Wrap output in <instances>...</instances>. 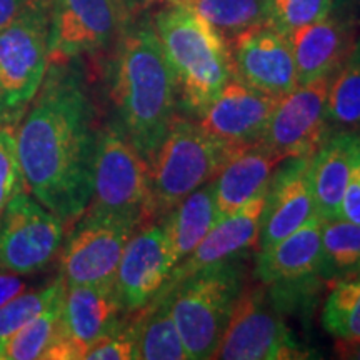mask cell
Listing matches in <instances>:
<instances>
[{"mask_svg": "<svg viewBox=\"0 0 360 360\" xmlns=\"http://www.w3.org/2000/svg\"><path fill=\"white\" fill-rule=\"evenodd\" d=\"M27 2L29 0H0V27L12 20Z\"/></svg>", "mask_w": 360, "mask_h": 360, "instance_id": "cell-37", "label": "cell"}, {"mask_svg": "<svg viewBox=\"0 0 360 360\" xmlns=\"http://www.w3.org/2000/svg\"><path fill=\"white\" fill-rule=\"evenodd\" d=\"M49 6L29 0L0 27V122L17 125L49 67Z\"/></svg>", "mask_w": 360, "mask_h": 360, "instance_id": "cell-7", "label": "cell"}, {"mask_svg": "<svg viewBox=\"0 0 360 360\" xmlns=\"http://www.w3.org/2000/svg\"><path fill=\"white\" fill-rule=\"evenodd\" d=\"M27 278L22 274H13L0 269V307L8 300L27 290Z\"/></svg>", "mask_w": 360, "mask_h": 360, "instance_id": "cell-35", "label": "cell"}, {"mask_svg": "<svg viewBox=\"0 0 360 360\" xmlns=\"http://www.w3.org/2000/svg\"><path fill=\"white\" fill-rule=\"evenodd\" d=\"M321 262L322 219L317 215L277 244L259 250L255 277L265 287L309 283L319 277Z\"/></svg>", "mask_w": 360, "mask_h": 360, "instance_id": "cell-20", "label": "cell"}, {"mask_svg": "<svg viewBox=\"0 0 360 360\" xmlns=\"http://www.w3.org/2000/svg\"><path fill=\"white\" fill-rule=\"evenodd\" d=\"M244 287L240 259L192 274L170 292V312L191 360L214 359Z\"/></svg>", "mask_w": 360, "mask_h": 360, "instance_id": "cell-4", "label": "cell"}, {"mask_svg": "<svg viewBox=\"0 0 360 360\" xmlns=\"http://www.w3.org/2000/svg\"><path fill=\"white\" fill-rule=\"evenodd\" d=\"M349 222L360 224V152L355 157L347 186L340 204V217Z\"/></svg>", "mask_w": 360, "mask_h": 360, "instance_id": "cell-34", "label": "cell"}, {"mask_svg": "<svg viewBox=\"0 0 360 360\" xmlns=\"http://www.w3.org/2000/svg\"><path fill=\"white\" fill-rule=\"evenodd\" d=\"M148 162L134 147L119 122L98 129L92 195L85 217L147 224Z\"/></svg>", "mask_w": 360, "mask_h": 360, "instance_id": "cell-6", "label": "cell"}, {"mask_svg": "<svg viewBox=\"0 0 360 360\" xmlns=\"http://www.w3.org/2000/svg\"><path fill=\"white\" fill-rule=\"evenodd\" d=\"M330 80L332 75H326L297 85L278 98L260 143L282 160L312 157L334 132L327 112Z\"/></svg>", "mask_w": 360, "mask_h": 360, "instance_id": "cell-10", "label": "cell"}, {"mask_svg": "<svg viewBox=\"0 0 360 360\" xmlns=\"http://www.w3.org/2000/svg\"><path fill=\"white\" fill-rule=\"evenodd\" d=\"M285 37L294 57L299 85L334 75L357 42L354 22L334 12L326 19L292 30Z\"/></svg>", "mask_w": 360, "mask_h": 360, "instance_id": "cell-19", "label": "cell"}, {"mask_svg": "<svg viewBox=\"0 0 360 360\" xmlns=\"http://www.w3.org/2000/svg\"><path fill=\"white\" fill-rule=\"evenodd\" d=\"M175 259L159 220L141 225L125 245L114 287L125 312L146 307L170 277Z\"/></svg>", "mask_w": 360, "mask_h": 360, "instance_id": "cell-15", "label": "cell"}, {"mask_svg": "<svg viewBox=\"0 0 360 360\" xmlns=\"http://www.w3.org/2000/svg\"><path fill=\"white\" fill-rule=\"evenodd\" d=\"M180 6L209 22L225 42L252 27L267 24L265 0H182Z\"/></svg>", "mask_w": 360, "mask_h": 360, "instance_id": "cell-26", "label": "cell"}, {"mask_svg": "<svg viewBox=\"0 0 360 360\" xmlns=\"http://www.w3.org/2000/svg\"><path fill=\"white\" fill-rule=\"evenodd\" d=\"M322 326L334 339L360 337V272L332 283L323 305Z\"/></svg>", "mask_w": 360, "mask_h": 360, "instance_id": "cell-28", "label": "cell"}, {"mask_svg": "<svg viewBox=\"0 0 360 360\" xmlns=\"http://www.w3.org/2000/svg\"><path fill=\"white\" fill-rule=\"evenodd\" d=\"M232 79L264 96L282 98L297 85V70L287 37L262 24L227 42Z\"/></svg>", "mask_w": 360, "mask_h": 360, "instance_id": "cell-14", "label": "cell"}, {"mask_svg": "<svg viewBox=\"0 0 360 360\" xmlns=\"http://www.w3.org/2000/svg\"><path fill=\"white\" fill-rule=\"evenodd\" d=\"M15 127L0 122V215L8 202L25 188L17 159Z\"/></svg>", "mask_w": 360, "mask_h": 360, "instance_id": "cell-32", "label": "cell"}, {"mask_svg": "<svg viewBox=\"0 0 360 360\" xmlns=\"http://www.w3.org/2000/svg\"><path fill=\"white\" fill-rule=\"evenodd\" d=\"M0 360H2V357H0Z\"/></svg>", "mask_w": 360, "mask_h": 360, "instance_id": "cell-39", "label": "cell"}, {"mask_svg": "<svg viewBox=\"0 0 360 360\" xmlns=\"http://www.w3.org/2000/svg\"><path fill=\"white\" fill-rule=\"evenodd\" d=\"M150 2H162V4H167V6H177V4L182 2V0H150Z\"/></svg>", "mask_w": 360, "mask_h": 360, "instance_id": "cell-38", "label": "cell"}, {"mask_svg": "<svg viewBox=\"0 0 360 360\" xmlns=\"http://www.w3.org/2000/svg\"><path fill=\"white\" fill-rule=\"evenodd\" d=\"M124 19L122 0H51L49 62L102 51L120 34Z\"/></svg>", "mask_w": 360, "mask_h": 360, "instance_id": "cell-13", "label": "cell"}, {"mask_svg": "<svg viewBox=\"0 0 360 360\" xmlns=\"http://www.w3.org/2000/svg\"><path fill=\"white\" fill-rule=\"evenodd\" d=\"M64 292L58 294L32 322L22 327L6 345V360H35L42 359L45 350L52 344L60 322Z\"/></svg>", "mask_w": 360, "mask_h": 360, "instance_id": "cell-30", "label": "cell"}, {"mask_svg": "<svg viewBox=\"0 0 360 360\" xmlns=\"http://www.w3.org/2000/svg\"><path fill=\"white\" fill-rule=\"evenodd\" d=\"M278 98L231 79L197 122L231 154L260 142Z\"/></svg>", "mask_w": 360, "mask_h": 360, "instance_id": "cell-16", "label": "cell"}, {"mask_svg": "<svg viewBox=\"0 0 360 360\" xmlns=\"http://www.w3.org/2000/svg\"><path fill=\"white\" fill-rule=\"evenodd\" d=\"M264 205L265 193L247 202L237 212L219 219L195 249L174 265L169 281L162 289H172L202 269L240 259L245 252L259 247Z\"/></svg>", "mask_w": 360, "mask_h": 360, "instance_id": "cell-18", "label": "cell"}, {"mask_svg": "<svg viewBox=\"0 0 360 360\" xmlns=\"http://www.w3.org/2000/svg\"><path fill=\"white\" fill-rule=\"evenodd\" d=\"M267 24L281 34L326 19L334 12L335 0H265Z\"/></svg>", "mask_w": 360, "mask_h": 360, "instance_id": "cell-31", "label": "cell"}, {"mask_svg": "<svg viewBox=\"0 0 360 360\" xmlns=\"http://www.w3.org/2000/svg\"><path fill=\"white\" fill-rule=\"evenodd\" d=\"M310 352L297 340L262 287H242L214 359L295 360Z\"/></svg>", "mask_w": 360, "mask_h": 360, "instance_id": "cell-8", "label": "cell"}, {"mask_svg": "<svg viewBox=\"0 0 360 360\" xmlns=\"http://www.w3.org/2000/svg\"><path fill=\"white\" fill-rule=\"evenodd\" d=\"M335 352L340 359L360 360V337L357 339H335Z\"/></svg>", "mask_w": 360, "mask_h": 360, "instance_id": "cell-36", "label": "cell"}, {"mask_svg": "<svg viewBox=\"0 0 360 360\" xmlns=\"http://www.w3.org/2000/svg\"><path fill=\"white\" fill-rule=\"evenodd\" d=\"M110 97L119 125L150 162L177 117L179 90L152 20L120 30L112 64Z\"/></svg>", "mask_w": 360, "mask_h": 360, "instance_id": "cell-2", "label": "cell"}, {"mask_svg": "<svg viewBox=\"0 0 360 360\" xmlns=\"http://www.w3.org/2000/svg\"><path fill=\"white\" fill-rule=\"evenodd\" d=\"M96 117L79 58L52 60L15 127L25 191L64 224H74L92 195Z\"/></svg>", "mask_w": 360, "mask_h": 360, "instance_id": "cell-1", "label": "cell"}, {"mask_svg": "<svg viewBox=\"0 0 360 360\" xmlns=\"http://www.w3.org/2000/svg\"><path fill=\"white\" fill-rule=\"evenodd\" d=\"M281 162V157L260 142L229 157L212 180L217 217L237 212L267 192L270 177Z\"/></svg>", "mask_w": 360, "mask_h": 360, "instance_id": "cell-21", "label": "cell"}, {"mask_svg": "<svg viewBox=\"0 0 360 360\" xmlns=\"http://www.w3.org/2000/svg\"><path fill=\"white\" fill-rule=\"evenodd\" d=\"M65 224L22 191L0 215V269L32 276L52 262L64 244Z\"/></svg>", "mask_w": 360, "mask_h": 360, "instance_id": "cell-9", "label": "cell"}, {"mask_svg": "<svg viewBox=\"0 0 360 360\" xmlns=\"http://www.w3.org/2000/svg\"><path fill=\"white\" fill-rule=\"evenodd\" d=\"M231 155L197 120L175 117L148 162L147 222L164 217L180 200L210 182Z\"/></svg>", "mask_w": 360, "mask_h": 360, "instance_id": "cell-5", "label": "cell"}, {"mask_svg": "<svg viewBox=\"0 0 360 360\" xmlns=\"http://www.w3.org/2000/svg\"><path fill=\"white\" fill-rule=\"evenodd\" d=\"M87 360H132L137 354V323L134 314H127L122 323L102 337L87 350Z\"/></svg>", "mask_w": 360, "mask_h": 360, "instance_id": "cell-33", "label": "cell"}, {"mask_svg": "<svg viewBox=\"0 0 360 360\" xmlns=\"http://www.w3.org/2000/svg\"><path fill=\"white\" fill-rule=\"evenodd\" d=\"M360 152V130L332 132L310 159V182L319 217H340V204L354 160Z\"/></svg>", "mask_w": 360, "mask_h": 360, "instance_id": "cell-22", "label": "cell"}, {"mask_svg": "<svg viewBox=\"0 0 360 360\" xmlns=\"http://www.w3.org/2000/svg\"><path fill=\"white\" fill-rule=\"evenodd\" d=\"M137 354L143 360H188L170 312V292L162 289L146 307L134 312Z\"/></svg>", "mask_w": 360, "mask_h": 360, "instance_id": "cell-24", "label": "cell"}, {"mask_svg": "<svg viewBox=\"0 0 360 360\" xmlns=\"http://www.w3.org/2000/svg\"><path fill=\"white\" fill-rule=\"evenodd\" d=\"M65 289V282L58 274L57 278L45 285L44 289L22 292L6 305L0 307V357L6 360V345L22 327L32 322L56 297Z\"/></svg>", "mask_w": 360, "mask_h": 360, "instance_id": "cell-29", "label": "cell"}, {"mask_svg": "<svg viewBox=\"0 0 360 360\" xmlns=\"http://www.w3.org/2000/svg\"><path fill=\"white\" fill-rule=\"evenodd\" d=\"M152 25L174 72L179 102L199 119L232 79L227 42L209 22L180 4L157 12Z\"/></svg>", "mask_w": 360, "mask_h": 360, "instance_id": "cell-3", "label": "cell"}, {"mask_svg": "<svg viewBox=\"0 0 360 360\" xmlns=\"http://www.w3.org/2000/svg\"><path fill=\"white\" fill-rule=\"evenodd\" d=\"M137 225L80 215L60 247L65 285H112L129 238Z\"/></svg>", "mask_w": 360, "mask_h": 360, "instance_id": "cell-12", "label": "cell"}, {"mask_svg": "<svg viewBox=\"0 0 360 360\" xmlns=\"http://www.w3.org/2000/svg\"><path fill=\"white\" fill-rule=\"evenodd\" d=\"M212 180L180 200L172 210L159 219L169 238L175 264L191 254L219 220Z\"/></svg>", "mask_w": 360, "mask_h": 360, "instance_id": "cell-23", "label": "cell"}, {"mask_svg": "<svg viewBox=\"0 0 360 360\" xmlns=\"http://www.w3.org/2000/svg\"><path fill=\"white\" fill-rule=\"evenodd\" d=\"M327 112L332 125L360 130V39L344 64L332 75Z\"/></svg>", "mask_w": 360, "mask_h": 360, "instance_id": "cell-27", "label": "cell"}, {"mask_svg": "<svg viewBox=\"0 0 360 360\" xmlns=\"http://www.w3.org/2000/svg\"><path fill=\"white\" fill-rule=\"evenodd\" d=\"M127 317L112 285H65L60 322L44 360H79Z\"/></svg>", "mask_w": 360, "mask_h": 360, "instance_id": "cell-11", "label": "cell"}, {"mask_svg": "<svg viewBox=\"0 0 360 360\" xmlns=\"http://www.w3.org/2000/svg\"><path fill=\"white\" fill-rule=\"evenodd\" d=\"M310 159H285L274 170L265 192L259 250L277 244L319 215L310 182Z\"/></svg>", "mask_w": 360, "mask_h": 360, "instance_id": "cell-17", "label": "cell"}, {"mask_svg": "<svg viewBox=\"0 0 360 360\" xmlns=\"http://www.w3.org/2000/svg\"><path fill=\"white\" fill-rule=\"evenodd\" d=\"M360 272V224L322 220V262L319 277L328 285Z\"/></svg>", "mask_w": 360, "mask_h": 360, "instance_id": "cell-25", "label": "cell"}]
</instances>
